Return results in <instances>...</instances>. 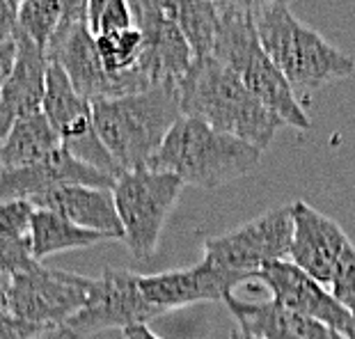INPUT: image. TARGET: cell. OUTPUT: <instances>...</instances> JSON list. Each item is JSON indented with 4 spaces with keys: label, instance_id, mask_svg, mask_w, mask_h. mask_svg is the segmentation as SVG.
<instances>
[{
    "label": "cell",
    "instance_id": "obj_1",
    "mask_svg": "<svg viewBox=\"0 0 355 339\" xmlns=\"http://www.w3.org/2000/svg\"><path fill=\"white\" fill-rule=\"evenodd\" d=\"M181 117H191L214 131L234 135L257 149H268L282 122L248 92L239 76L214 58L193 60L177 82Z\"/></svg>",
    "mask_w": 355,
    "mask_h": 339
},
{
    "label": "cell",
    "instance_id": "obj_2",
    "mask_svg": "<svg viewBox=\"0 0 355 339\" xmlns=\"http://www.w3.org/2000/svg\"><path fill=\"white\" fill-rule=\"evenodd\" d=\"M181 117L177 82L92 103V122L119 172L147 168Z\"/></svg>",
    "mask_w": 355,
    "mask_h": 339
},
{
    "label": "cell",
    "instance_id": "obj_3",
    "mask_svg": "<svg viewBox=\"0 0 355 339\" xmlns=\"http://www.w3.org/2000/svg\"><path fill=\"white\" fill-rule=\"evenodd\" d=\"M261 149L214 131L191 117H179L147 168L175 175L184 186L214 191L259 168Z\"/></svg>",
    "mask_w": 355,
    "mask_h": 339
},
{
    "label": "cell",
    "instance_id": "obj_4",
    "mask_svg": "<svg viewBox=\"0 0 355 339\" xmlns=\"http://www.w3.org/2000/svg\"><path fill=\"white\" fill-rule=\"evenodd\" d=\"M252 24L263 53L282 71L298 101L355 71V58L298 21L289 5L268 7L252 17Z\"/></svg>",
    "mask_w": 355,
    "mask_h": 339
},
{
    "label": "cell",
    "instance_id": "obj_5",
    "mask_svg": "<svg viewBox=\"0 0 355 339\" xmlns=\"http://www.w3.org/2000/svg\"><path fill=\"white\" fill-rule=\"evenodd\" d=\"M211 58L239 76L257 101H261L284 126L298 131L312 129V119L298 96L293 94L282 71L263 53L252 17L245 14H220L216 44Z\"/></svg>",
    "mask_w": 355,
    "mask_h": 339
},
{
    "label": "cell",
    "instance_id": "obj_6",
    "mask_svg": "<svg viewBox=\"0 0 355 339\" xmlns=\"http://www.w3.org/2000/svg\"><path fill=\"white\" fill-rule=\"evenodd\" d=\"M110 191L128 252L135 259L154 257L184 184L168 172L140 168L119 172Z\"/></svg>",
    "mask_w": 355,
    "mask_h": 339
},
{
    "label": "cell",
    "instance_id": "obj_7",
    "mask_svg": "<svg viewBox=\"0 0 355 339\" xmlns=\"http://www.w3.org/2000/svg\"><path fill=\"white\" fill-rule=\"evenodd\" d=\"M291 207L263 211L241 227L204 241L202 261L254 280L263 266L289 257L291 245Z\"/></svg>",
    "mask_w": 355,
    "mask_h": 339
},
{
    "label": "cell",
    "instance_id": "obj_8",
    "mask_svg": "<svg viewBox=\"0 0 355 339\" xmlns=\"http://www.w3.org/2000/svg\"><path fill=\"white\" fill-rule=\"evenodd\" d=\"M94 277L35 263L10 277L7 312L42 328H62L85 307Z\"/></svg>",
    "mask_w": 355,
    "mask_h": 339
},
{
    "label": "cell",
    "instance_id": "obj_9",
    "mask_svg": "<svg viewBox=\"0 0 355 339\" xmlns=\"http://www.w3.org/2000/svg\"><path fill=\"white\" fill-rule=\"evenodd\" d=\"M46 55L51 62L60 64V69L67 73L76 92L85 96L89 103L152 87L138 69L126 71L122 76H112L105 71L99 51H96L94 35L89 33L87 24L55 30L49 42Z\"/></svg>",
    "mask_w": 355,
    "mask_h": 339
},
{
    "label": "cell",
    "instance_id": "obj_10",
    "mask_svg": "<svg viewBox=\"0 0 355 339\" xmlns=\"http://www.w3.org/2000/svg\"><path fill=\"white\" fill-rule=\"evenodd\" d=\"M140 275L126 268H105L101 277H94L92 293L85 307L67 321V330L78 339L103 333V330H126L147 326L161 316L147 303L140 291Z\"/></svg>",
    "mask_w": 355,
    "mask_h": 339
},
{
    "label": "cell",
    "instance_id": "obj_11",
    "mask_svg": "<svg viewBox=\"0 0 355 339\" xmlns=\"http://www.w3.org/2000/svg\"><path fill=\"white\" fill-rule=\"evenodd\" d=\"M248 277L230 270H220L207 261L191 268L165 270L156 275H140V291L149 305L161 314L181 310L198 303H225L234 289Z\"/></svg>",
    "mask_w": 355,
    "mask_h": 339
},
{
    "label": "cell",
    "instance_id": "obj_12",
    "mask_svg": "<svg viewBox=\"0 0 355 339\" xmlns=\"http://www.w3.org/2000/svg\"><path fill=\"white\" fill-rule=\"evenodd\" d=\"M254 280H259L270 291L273 296L270 300H275L286 310L319 321L344 337H349L355 330V319L330 296L328 289L303 273L298 266H293L291 261L284 259L268 263L254 275Z\"/></svg>",
    "mask_w": 355,
    "mask_h": 339
},
{
    "label": "cell",
    "instance_id": "obj_13",
    "mask_svg": "<svg viewBox=\"0 0 355 339\" xmlns=\"http://www.w3.org/2000/svg\"><path fill=\"white\" fill-rule=\"evenodd\" d=\"M133 21L142 33V58L138 71L149 85L179 82V78H184V73L191 69L193 53L177 24L149 0L135 3Z\"/></svg>",
    "mask_w": 355,
    "mask_h": 339
},
{
    "label": "cell",
    "instance_id": "obj_14",
    "mask_svg": "<svg viewBox=\"0 0 355 339\" xmlns=\"http://www.w3.org/2000/svg\"><path fill=\"white\" fill-rule=\"evenodd\" d=\"M289 207L293 229L286 261H291L293 266H298L303 273L326 287L332 268L342 257L344 247L351 243V238L346 236L337 220L321 214L319 209L309 207L307 202L298 200Z\"/></svg>",
    "mask_w": 355,
    "mask_h": 339
},
{
    "label": "cell",
    "instance_id": "obj_15",
    "mask_svg": "<svg viewBox=\"0 0 355 339\" xmlns=\"http://www.w3.org/2000/svg\"><path fill=\"white\" fill-rule=\"evenodd\" d=\"M112 184H115V177L103 175L101 170L71 156L64 147H58L51 156L30 168L0 172V202L30 200L60 186L112 188Z\"/></svg>",
    "mask_w": 355,
    "mask_h": 339
},
{
    "label": "cell",
    "instance_id": "obj_16",
    "mask_svg": "<svg viewBox=\"0 0 355 339\" xmlns=\"http://www.w3.org/2000/svg\"><path fill=\"white\" fill-rule=\"evenodd\" d=\"M14 42H17V55L10 76L0 89V140L17 119L42 110L44 85H46V51L21 33H17Z\"/></svg>",
    "mask_w": 355,
    "mask_h": 339
},
{
    "label": "cell",
    "instance_id": "obj_17",
    "mask_svg": "<svg viewBox=\"0 0 355 339\" xmlns=\"http://www.w3.org/2000/svg\"><path fill=\"white\" fill-rule=\"evenodd\" d=\"M33 209L51 211L76 227L92 229L112 238H122V225H119L115 200L110 188L94 186H60L44 191L28 200Z\"/></svg>",
    "mask_w": 355,
    "mask_h": 339
},
{
    "label": "cell",
    "instance_id": "obj_18",
    "mask_svg": "<svg viewBox=\"0 0 355 339\" xmlns=\"http://www.w3.org/2000/svg\"><path fill=\"white\" fill-rule=\"evenodd\" d=\"M225 305L234 314L241 333L252 339H346L337 330L286 310L275 300L250 303V300H241L232 293L225 298Z\"/></svg>",
    "mask_w": 355,
    "mask_h": 339
},
{
    "label": "cell",
    "instance_id": "obj_19",
    "mask_svg": "<svg viewBox=\"0 0 355 339\" xmlns=\"http://www.w3.org/2000/svg\"><path fill=\"white\" fill-rule=\"evenodd\" d=\"M58 147H62V142L42 110L21 117L0 140V172L30 168L51 156Z\"/></svg>",
    "mask_w": 355,
    "mask_h": 339
},
{
    "label": "cell",
    "instance_id": "obj_20",
    "mask_svg": "<svg viewBox=\"0 0 355 339\" xmlns=\"http://www.w3.org/2000/svg\"><path fill=\"white\" fill-rule=\"evenodd\" d=\"M103 241L110 238L99 234V232L76 227L73 223L51 214V211L35 209L33 214V223H30V247H33V257L37 263L51 257V254L83 250V247L103 243Z\"/></svg>",
    "mask_w": 355,
    "mask_h": 339
},
{
    "label": "cell",
    "instance_id": "obj_21",
    "mask_svg": "<svg viewBox=\"0 0 355 339\" xmlns=\"http://www.w3.org/2000/svg\"><path fill=\"white\" fill-rule=\"evenodd\" d=\"M165 14L175 21L181 35L186 37L193 60L211 58L218 26H220V14L211 0H170Z\"/></svg>",
    "mask_w": 355,
    "mask_h": 339
},
{
    "label": "cell",
    "instance_id": "obj_22",
    "mask_svg": "<svg viewBox=\"0 0 355 339\" xmlns=\"http://www.w3.org/2000/svg\"><path fill=\"white\" fill-rule=\"evenodd\" d=\"M94 42L105 71L112 73V76H122L126 71L138 69V62L142 58V33L138 26L99 35L94 37Z\"/></svg>",
    "mask_w": 355,
    "mask_h": 339
},
{
    "label": "cell",
    "instance_id": "obj_23",
    "mask_svg": "<svg viewBox=\"0 0 355 339\" xmlns=\"http://www.w3.org/2000/svg\"><path fill=\"white\" fill-rule=\"evenodd\" d=\"M62 5L60 0H21L17 12V33L26 35L46 51L53 33L60 26Z\"/></svg>",
    "mask_w": 355,
    "mask_h": 339
},
{
    "label": "cell",
    "instance_id": "obj_24",
    "mask_svg": "<svg viewBox=\"0 0 355 339\" xmlns=\"http://www.w3.org/2000/svg\"><path fill=\"white\" fill-rule=\"evenodd\" d=\"M135 26L128 0H87V28L94 37Z\"/></svg>",
    "mask_w": 355,
    "mask_h": 339
},
{
    "label": "cell",
    "instance_id": "obj_25",
    "mask_svg": "<svg viewBox=\"0 0 355 339\" xmlns=\"http://www.w3.org/2000/svg\"><path fill=\"white\" fill-rule=\"evenodd\" d=\"M326 289L339 305L355 319V245L344 247L342 257L337 259Z\"/></svg>",
    "mask_w": 355,
    "mask_h": 339
},
{
    "label": "cell",
    "instance_id": "obj_26",
    "mask_svg": "<svg viewBox=\"0 0 355 339\" xmlns=\"http://www.w3.org/2000/svg\"><path fill=\"white\" fill-rule=\"evenodd\" d=\"M35 209L28 200L0 202V236L30 238V223Z\"/></svg>",
    "mask_w": 355,
    "mask_h": 339
},
{
    "label": "cell",
    "instance_id": "obj_27",
    "mask_svg": "<svg viewBox=\"0 0 355 339\" xmlns=\"http://www.w3.org/2000/svg\"><path fill=\"white\" fill-rule=\"evenodd\" d=\"M30 238H7L0 236V275L12 277L35 266Z\"/></svg>",
    "mask_w": 355,
    "mask_h": 339
},
{
    "label": "cell",
    "instance_id": "obj_28",
    "mask_svg": "<svg viewBox=\"0 0 355 339\" xmlns=\"http://www.w3.org/2000/svg\"><path fill=\"white\" fill-rule=\"evenodd\" d=\"M218 14H245L257 17L259 12L273 5H289V0H211Z\"/></svg>",
    "mask_w": 355,
    "mask_h": 339
},
{
    "label": "cell",
    "instance_id": "obj_29",
    "mask_svg": "<svg viewBox=\"0 0 355 339\" xmlns=\"http://www.w3.org/2000/svg\"><path fill=\"white\" fill-rule=\"evenodd\" d=\"M42 333H46V328L35 326L24 319H17L10 312L0 314V339H35Z\"/></svg>",
    "mask_w": 355,
    "mask_h": 339
},
{
    "label": "cell",
    "instance_id": "obj_30",
    "mask_svg": "<svg viewBox=\"0 0 355 339\" xmlns=\"http://www.w3.org/2000/svg\"><path fill=\"white\" fill-rule=\"evenodd\" d=\"M14 37H17V7L0 0V44L12 42Z\"/></svg>",
    "mask_w": 355,
    "mask_h": 339
},
{
    "label": "cell",
    "instance_id": "obj_31",
    "mask_svg": "<svg viewBox=\"0 0 355 339\" xmlns=\"http://www.w3.org/2000/svg\"><path fill=\"white\" fill-rule=\"evenodd\" d=\"M14 55H17V42H3L0 44V89H3L7 76L12 71L14 64Z\"/></svg>",
    "mask_w": 355,
    "mask_h": 339
},
{
    "label": "cell",
    "instance_id": "obj_32",
    "mask_svg": "<svg viewBox=\"0 0 355 339\" xmlns=\"http://www.w3.org/2000/svg\"><path fill=\"white\" fill-rule=\"evenodd\" d=\"M124 339H163L158 337L154 330H149L147 326H133V328H126L122 330Z\"/></svg>",
    "mask_w": 355,
    "mask_h": 339
},
{
    "label": "cell",
    "instance_id": "obj_33",
    "mask_svg": "<svg viewBox=\"0 0 355 339\" xmlns=\"http://www.w3.org/2000/svg\"><path fill=\"white\" fill-rule=\"evenodd\" d=\"M35 339H78L73 333H69L64 326L62 328H51L46 330V333H42L40 337H35Z\"/></svg>",
    "mask_w": 355,
    "mask_h": 339
},
{
    "label": "cell",
    "instance_id": "obj_34",
    "mask_svg": "<svg viewBox=\"0 0 355 339\" xmlns=\"http://www.w3.org/2000/svg\"><path fill=\"white\" fill-rule=\"evenodd\" d=\"M7 289H10V277L0 275V314L7 312Z\"/></svg>",
    "mask_w": 355,
    "mask_h": 339
},
{
    "label": "cell",
    "instance_id": "obj_35",
    "mask_svg": "<svg viewBox=\"0 0 355 339\" xmlns=\"http://www.w3.org/2000/svg\"><path fill=\"white\" fill-rule=\"evenodd\" d=\"M230 339H250V337H248L245 333H241L239 328H234V330H232V335H230Z\"/></svg>",
    "mask_w": 355,
    "mask_h": 339
},
{
    "label": "cell",
    "instance_id": "obj_36",
    "mask_svg": "<svg viewBox=\"0 0 355 339\" xmlns=\"http://www.w3.org/2000/svg\"><path fill=\"white\" fill-rule=\"evenodd\" d=\"M7 3H10L12 7H17V12H19V5H21V0H7Z\"/></svg>",
    "mask_w": 355,
    "mask_h": 339
},
{
    "label": "cell",
    "instance_id": "obj_37",
    "mask_svg": "<svg viewBox=\"0 0 355 339\" xmlns=\"http://www.w3.org/2000/svg\"><path fill=\"white\" fill-rule=\"evenodd\" d=\"M346 339H355V330H353V333H351L349 337H346Z\"/></svg>",
    "mask_w": 355,
    "mask_h": 339
},
{
    "label": "cell",
    "instance_id": "obj_38",
    "mask_svg": "<svg viewBox=\"0 0 355 339\" xmlns=\"http://www.w3.org/2000/svg\"><path fill=\"white\" fill-rule=\"evenodd\" d=\"M250 339H252V337H250Z\"/></svg>",
    "mask_w": 355,
    "mask_h": 339
}]
</instances>
